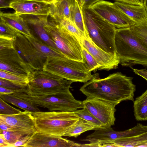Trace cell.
Here are the masks:
<instances>
[{
	"label": "cell",
	"instance_id": "cell-1",
	"mask_svg": "<svg viewBox=\"0 0 147 147\" xmlns=\"http://www.w3.org/2000/svg\"><path fill=\"white\" fill-rule=\"evenodd\" d=\"M133 78L120 72L106 78H95L84 83L80 90L87 97H94L116 103L124 100H134L136 85Z\"/></svg>",
	"mask_w": 147,
	"mask_h": 147
},
{
	"label": "cell",
	"instance_id": "cell-2",
	"mask_svg": "<svg viewBox=\"0 0 147 147\" xmlns=\"http://www.w3.org/2000/svg\"><path fill=\"white\" fill-rule=\"evenodd\" d=\"M115 43L119 64L129 67L147 66V46L136 38L129 27L117 29Z\"/></svg>",
	"mask_w": 147,
	"mask_h": 147
},
{
	"label": "cell",
	"instance_id": "cell-3",
	"mask_svg": "<svg viewBox=\"0 0 147 147\" xmlns=\"http://www.w3.org/2000/svg\"><path fill=\"white\" fill-rule=\"evenodd\" d=\"M20 90L12 94L32 105L46 108L49 111L75 112L84 107L83 102L76 100L69 89L34 94H27Z\"/></svg>",
	"mask_w": 147,
	"mask_h": 147
},
{
	"label": "cell",
	"instance_id": "cell-4",
	"mask_svg": "<svg viewBox=\"0 0 147 147\" xmlns=\"http://www.w3.org/2000/svg\"><path fill=\"white\" fill-rule=\"evenodd\" d=\"M82 12L86 29L92 41L108 53L117 55L115 38L117 28L91 8H83Z\"/></svg>",
	"mask_w": 147,
	"mask_h": 147
},
{
	"label": "cell",
	"instance_id": "cell-5",
	"mask_svg": "<svg viewBox=\"0 0 147 147\" xmlns=\"http://www.w3.org/2000/svg\"><path fill=\"white\" fill-rule=\"evenodd\" d=\"M37 132L64 136L69 129L79 119L74 112H31Z\"/></svg>",
	"mask_w": 147,
	"mask_h": 147
},
{
	"label": "cell",
	"instance_id": "cell-6",
	"mask_svg": "<svg viewBox=\"0 0 147 147\" xmlns=\"http://www.w3.org/2000/svg\"><path fill=\"white\" fill-rule=\"evenodd\" d=\"M42 69L73 82L85 83L99 78L91 74L84 63L67 58L47 57Z\"/></svg>",
	"mask_w": 147,
	"mask_h": 147
},
{
	"label": "cell",
	"instance_id": "cell-7",
	"mask_svg": "<svg viewBox=\"0 0 147 147\" xmlns=\"http://www.w3.org/2000/svg\"><path fill=\"white\" fill-rule=\"evenodd\" d=\"M44 28L66 57L84 63L81 42L75 36L53 20L46 21Z\"/></svg>",
	"mask_w": 147,
	"mask_h": 147
},
{
	"label": "cell",
	"instance_id": "cell-8",
	"mask_svg": "<svg viewBox=\"0 0 147 147\" xmlns=\"http://www.w3.org/2000/svg\"><path fill=\"white\" fill-rule=\"evenodd\" d=\"M29 77L27 86L20 90L29 94L67 90L72 88L73 82L42 69L34 71Z\"/></svg>",
	"mask_w": 147,
	"mask_h": 147
},
{
	"label": "cell",
	"instance_id": "cell-9",
	"mask_svg": "<svg viewBox=\"0 0 147 147\" xmlns=\"http://www.w3.org/2000/svg\"><path fill=\"white\" fill-rule=\"evenodd\" d=\"M84 107L100 121L106 127L115 124V106L118 104L94 97H87L83 101Z\"/></svg>",
	"mask_w": 147,
	"mask_h": 147
},
{
	"label": "cell",
	"instance_id": "cell-10",
	"mask_svg": "<svg viewBox=\"0 0 147 147\" xmlns=\"http://www.w3.org/2000/svg\"><path fill=\"white\" fill-rule=\"evenodd\" d=\"M90 8L117 28L129 27L136 23L119 9L114 3L102 0Z\"/></svg>",
	"mask_w": 147,
	"mask_h": 147
},
{
	"label": "cell",
	"instance_id": "cell-11",
	"mask_svg": "<svg viewBox=\"0 0 147 147\" xmlns=\"http://www.w3.org/2000/svg\"><path fill=\"white\" fill-rule=\"evenodd\" d=\"M15 48L26 64L34 71L42 69L47 57L40 53L23 34L18 32Z\"/></svg>",
	"mask_w": 147,
	"mask_h": 147
},
{
	"label": "cell",
	"instance_id": "cell-12",
	"mask_svg": "<svg viewBox=\"0 0 147 147\" xmlns=\"http://www.w3.org/2000/svg\"><path fill=\"white\" fill-rule=\"evenodd\" d=\"M0 70L21 76H28L34 71L15 47L0 50Z\"/></svg>",
	"mask_w": 147,
	"mask_h": 147
},
{
	"label": "cell",
	"instance_id": "cell-13",
	"mask_svg": "<svg viewBox=\"0 0 147 147\" xmlns=\"http://www.w3.org/2000/svg\"><path fill=\"white\" fill-rule=\"evenodd\" d=\"M80 42L100 65L98 70L109 71L118 67L119 64L118 55L108 53L97 46L92 41L87 30Z\"/></svg>",
	"mask_w": 147,
	"mask_h": 147
},
{
	"label": "cell",
	"instance_id": "cell-14",
	"mask_svg": "<svg viewBox=\"0 0 147 147\" xmlns=\"http://www.w3.org/2000/svg\"><path fill=\"white\" fill-rule=\"evenodd\" d=\"M78 144L62 136L36 132L23 147H77Z\"/></svg>",
	"mask_w": 147,
	"mask_h": 147
},
{
	"label": "cell",
	"instance_id": "cell-15",
	"mask_svg": "<svg viewBox=\"0 0 147 147\" xmlns=\"http://www.w3.org/2000/svg\"><path fill=\"white\" fill-rule=\"evenodd\" d=\"M112 142L118 147H135L147 145V126L138 123L134 127L124 131L123 136Z\"/></svg>",
	"mask_w": 147,
	"mask_h": 147
},
{
	"label": "cell",
	"instance_id": "cell-16",
	"mask_svg": "<svg viewBox=\"0 0 147 147\" xmlns=\"http://www.w3.org/2000/svg\"><path fill=\"white\" fill-rule=\"evenodd\" d=\"M51 3L43 1L14 0L10 3L9 7L20 15H49Z\"/></svg>",
	"mask_w": 147,
	"mask_h": 147
},
{
	"label": "cell",
	"instance_id": "cell-17",
	"mask_svg": "<svg viewBox=\"0 0 147 147\" xmlns=\"http://www.w3.org/2000/svg\"><path fill=\"white\" fill-rule=\"evenodd\" d=\"M0 120L9 125L33 133L37 132L31 112L25 111L11 115L0 114Z\"/></svg>",
	"mask_w": 147,
	"mask_h": 147
},
{
	"label": "cell",
	"instance_id": "cell-18",
	"mask_svg": "<svg viewBox=\"0 0 147 147\" xmlns=\"http://www.w3.org/2000/svg\"><path fill=\"white\" fill-rule=\"evenodd\" d=\"M92 133L88 135L82 141L102 144L112 142L116 139L123 136V131H114L111 127H106L95 129Z\"/></svg>",
	"mask_w": 147,
	"mask_h": 147
},
{
	"label": "cell",
	"instance_id": "cell-19",
	"mask_svg": "<svg viewBox=\"0 0 147 147\" xmlns=\"http://www.w3.org/2000/svg\"><path fill=\"white\" fill-rule=\"evenodd\" d=\"M1 19L15 30L24 36H32V34L27 23L21 16L13 13L1 11Z\"/></svg>",
	"mask_w": 147,
	"mask_h": 147
},
{
	"label": "cell",
	"instance_id": "cell-20",
	"mask_svg": "<svg viewBox=\"0 0 147 147\" xmlns=\"http://www.w3.org/2000/svg\"><path fill=\"white\" fill-rule=\"evenodd\" d=\"M74 0H56L51 3L49 15L55 21L62 19L71 20Z\"/></svg>",
	"mask_w": 147,
	"mask_h": 147
},
{
	"label": "cell",
	"instance_id": "cell-21",
	"mask_svg": "<svg viewBox=\"0 0 147 147\" xmlns=\"http://www.w3.org/2000/svg\"><path fill=\"white\" fill-rule=\"evenodd\" d=\"M114 3L119 9L136 22L147 19V13L144 6L117 1Z\"/></svg>",
	"mask_w": 147,
	"mask_h": 147
},
{
	"label": "cell",
	"instance_id": "cell-22",
	"mask_svg": "<svg viewBox=\"0 0 147 147\" xmlns=\"http://www.w3.org/2000/svg\"><path fill=\"white\" fill-rule=\"evenodd\" d=\"M24 36L39 52L47 58L50 57L58 59L67 58L61 52L47 45L34 35L31 37Z\"/></svg>",
	"mask_w": 147,
	"mask_h": 147
},
{
	"label": "cell",
	"instance_id": "cell-23",
	"mask_svg": "<svg viewBox=\"0 0 147 147\" xmlns=\"http://www.w3.org/2000/svg\"><path fill=\"white\" fill-rule=\"evenodd\" d=\"M133 101L136 119L138 121L147 120V89Z\"/></svg>",
	"mask_w": 147,
	"mask_h": 147
},
{
	"label": "cell",
	"instance_id": "cell-24",
	"mask_svg": "<svg viewBox=\"0 0 147 147\" xmlns=\"http://www.w3.org/2000/svg\"><path fill=\"white\" fill-rule=\"evenodd\" d=\"M96 129V128L90 123L80 118L69 129L64 136L73 137L76 138L85 131Z\"/></svg>",
	"mask_w": 147,
	"mask_h": 147
},
{
	"label": "cell",
	"instance_id": "cell-25",
	"mask_svg": "<svg viewBox=\"0 0 147 147\" xmlns=\"http://www.w3.org/2000/svg\"><path fill=\"white\" fill-rule=\"evenodd\" d=\"M71 21L76 26L83 35L86 32L83 16L82 9L76 0H74L71 10Z\"/></svg>",
	"mask_w": 147,
	"mask_h": 147
},
{
	"label": "cell",
	"instance_id": "cell-26",
	"mask_svg": "<svg viewBox=\"0 0 147 147\" xmlns=\"http://www.w3.org/2000/svg\"><path fill=\"white\" fill-rule=\"evenodd\" d=\"M0 98L5 101L16 106L25 111L31 112L40 111L37 107L32 105L29 103L17 98L12 94L0 95Z\"/></svg>",
	"mask_w": 147,
	"mask_h": 147
},
{
	"label": "cell",
	"instance_id": "cell-27",
	"mask_svg": "<svg viewBox=\"0 0 147 147\" xmlns=\"http://www.w3.org/2000/svg\"><path fill=\"white\" fill-rule=\"evenodd\" d=\"M129 28L136 38L147 46V19L136 22Z\"/></svg>",
	"mask_w": 147,
	"mask_h": 147
},
{
	"label": "cell",
	"instance_id": "cell-28",
	"mask_svg": "<svg viewBox=\"0 0 147 147\" xmlns=\"http://www.w3.org/2000/svg\"><path fill=\"white\" fill-rule=\"evenodd\" d=\"M33 134L30 132L25 131L0 130V134L2 135L9 145V147L25 136Z\"/></svg>",
	"mask_w": 147,
	"mask_h": 147
},
{
	"label": "cell",
	"instance_id": "cell-29",
	"mask_svg": "<svg viewBox=\"0 0 147 147\" xmlns=\"http://www.w3.org/2000/svg\"><path fill=\"white\" fill-rule=\"evenodd\" d=\"M74 113L79 118L90 123L96 129L106 127L85 107L81 109H78Z\"/></svg>",
	"mask_w": 147,
	"mask_h": 147
},
{
	"label": "cell",
	"instance_id": "cell-30",
	"mask_svg": "<svg viewBox=\"0 0 147 147\" xmlns=\"http://www.w3.org/2000/svg\"><path fill=\"white\" fill-rule=\"evenodd\" d=\"M0 78L24 87L27 86L30 81L29 76H21L1 70H0Z\"/></svg>",
	"mask_w": 147,
	"mask_h": 147
},
{
	"label": "cell",
	"instance_id": "cell-31",
	"mask_svg": "<svg viewBox=\"0 0 147 147\" xmlns=\"http://www.w3.org/2000/svg\"><path fill=\"white\" fill-rule=\"evenodd\" d=\"M81 44L84 62L89 71L95 72L97 70H98L100 67L99 64L81 43Z\"/></svg>",
	"mask_w": 147,
	"mask_h": 147
},
{
	"label": "cell",
	"instance_id": "cell-32",
	"mask_svg": "<svg viewBox=\"0 0 147 147\" xmlns=\"http://www.w3.org/2000/svg\"><path fill=\"white\" fill-rule=\"evenodd\" d=\"M55 22L59 23L61 26L75 36L80 42L84 35L73 22L66 19H62Z\"/></svg>",
	"mask_w": 147,
	"mask_h": 147
},
{
	"label": "cell",
	"instance_id": "cell-33",
	"mask_svg": "<svg viewBox=\"0 0 147 147\" xmlns=\"http://www.w3.org/2000/svg\"><path fill=\"white\" fill-rule=\"evenodd\" d=\"M1 19L0 23V36L15 39L18 32Z\"/></svg>",
	"mask_w": 147,
	"mask_h": 147
},
{
	"label": "cell",
	"instance_id": "cell-34",
	"mask_svg": "<svg viewBox=\"0 0 147 147\" xmlns=\"http://www.w3.org/2000/svg\"><path fill=\"white\" fill-rule=\"evenodd\" d=\"M21 111L9 105L0 98V114L11 115L18 113Z\"/></svg>",
	"mask_w": 147,
	"mask_h": 147
},
{
	"label": "cell",
	"instance_id": "cell-35",
	"mask_svg": "<svg viewBox=\"0 0 147 147\" xmlns=\"http://www.w3.org/2000/svg\"><path fill=\"white\" fill-rule=\"evenodd\" d=\"M15 39L0 36V50L14 48Z\"/></svg>",
	"mask_w": 147,
	"mask_h": 147
},
{
	"label": "cell",
	"instance_id": "cell-36",
	"mask_svg": "<svg viewBox=\"0 0 147 147\" xmlns=\"http://www.w3.org/2000/svg\"><path fill=\"white\" fill-rule=\"evenodd\" d=\"M0 87L18 90L24 87L19 85L8 80L0 78Z\"/></svg>",
	"mask_w": 147,
	"mask_h": 147
},
{
	"label": "cell",
	"instance_id": "cell-37",
	"mask_svg": "<svg viewBox=\"0 0 147 147\" xmlns=\"http://www.w3.org/2000/svg\"><path fill=\"white\" fill-rule=\"evenodd\" d=\"M81 9L90 8L97 2L103 0H76Z\"/></svg>",
	"mask_w": 147,
	"mask_h": 147
},
{
	"label": "cell",
	"instance_id": "cell-38",
	"mask_svg": "<svg viewBox=\"0 0 147 147\" xmlns=\"http://www.w3.org/2000/svg\"><path fill=\"white\" fill-rule=\"evenodd\" d=\"M32 135H28L25 136L14 144L11 145L10 147H23L30 139Z\"/></svg>",
	"mask_w": 147,
	"mask_h": 147
},
{
	"label": "cell",
	"instance_id": "cell-39",
	"mask_svg": "<svg viewBox=\"0 0 147 147\" xmlns=\"http://www.w3.org/2000/svg\"><path fill=\"white\" fill-rule=\"evenodd\" d=\"M127 4L144 6V0H113Z\"/></svg>",
	"mask_w": 147,
	"mask_h": 147
},
{
	"label": "cell",
	"instance_id": "cell-40",
	"mask_svg": "<svg viewBox=\"0 0 147 147\" xmlns=\"http://www.w3.org/2000/svg\"><path fill=\"white\" fill-rule=\"evenodd\" d=\"M133 70L136 74L142 77L147 81V69H133Z\"/></svg>",
	"mask_w": 147,
	"mask_h": 147
},
{
	"label": "cell",
	"instance_id": "cell-41",
	"mask_svg": "<svg viewBox=\"0 0 147 147\" xmlns=\"http://www.w3.org/2000/svg\"><path fill=\"white\" fill-rule=\"evenodd\" d=\"M16 90L0 87V95L12 94Z\"/></svg>",
	"mask_w": 147,
	"mask_h": 147
},
{
	"label": "cell",
	"instance_id": "cell-42",
	"mask_svg": "<svg viewBox=\"0 0 147 147\" xmlns=\"http://www.w3.org/2000/svg\"><path fill=\"white\" fill-rule=\"evenodd\" d=\"M14 0H0V8H9L11 3Z\"/></svg>",
	"mask_w": 147,
	"mask_h": 147
},
{
	"label": "cell",
	"instance_id": "cell-43",
	"mask_svg": "<svg viewBox=\"0 0 147 147\" xmlns=\"http://www.w3.org/2000/svg\"><path fill=\"white\" fill-rule=\"evenodd\" d=\"M9 145L6 142L3 136L0 134V147H9Z\"/></svg>",
	"mask_w": 147,
	"mask_h": 147
},
{
	"label": "cell",
	"instance_id": "cell-44",
	"mask_svg": "<svg viewBox=\"0 0 147 147\" xmlns=\"http://www.w3.org/2000/svg\"><path fill=\"white\" fill-rule=\"evenodd\" d=\"M117 146L113 142H109L102 144L101 147H116Z\"/></svg>",
	"mask_w": 147,
	"mask_h": 147
},
{
	"label": "cell",
	"instance_id": "cell-45",
	"mask_svg": "<svg viewBox=\"0 0 147 147\" xmlns=\"http://www.w3.org/2000/svg\"><path fill=\"white\" fill-rule=\"evenodd\" d=\"M43 1L49 3H51L54 2L55 1V0H43Z\"/></svg>",
	"mask_w": 147,
	"mask_h": 147
},
{
	"label": "cell",
	"instance_id": "cell-46",
	"mask_svg": "<svg viewBox=\"0 0 147 147\" xmlns=\"http://www.w3.org/2000/svg\"><path fill=\"white\" fill-rule=\"evenodd\" d=\"M144 6L147 13V0H144Z\"/></svg>",
	"mask_w": 147,
	"mask_h": 147
},
{
	"label": "cell",
	"instance_id": "cell-47",
	"mask_svg": "<svg viewBox=\"0 0 147 147\" xmlns=\"http://www.w3.org/2000/svg\"><path fill=\"white\" fill-rule=\"evenodd\" d=\"M32 0V1H43V0Z\"/></svg>",
	"mask_w": 147,
	"mask_h": 147
},
{
	"label": "cell",
	"instance_id": "cell-48",
	"mask_svg": "<svg viewBox=\"0 0 147 147\" xmlns=\"http://www.w3.org/2000/svg\"></svg>",
	"mask_w": 147,
	"mask_h": 147
}]
</instances>
